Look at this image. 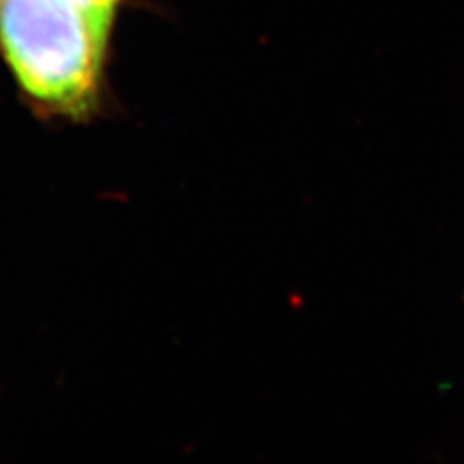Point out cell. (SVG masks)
<instances>
[{
	"mask_svg": "<svg viewBox=\"0 0 464 464\" xmlns=\"http://www.w3.org/2000/svg\"><path fill=\"white\" fill-rule=\"evenodd\" d=\"M74 3L85 14L87 20L93 24L97 32L109 39L119 0H74Z\"/></svg>",
	"mask_w": 464,
	"mask_h": 464,
	"instance_id": "7a4b0ae2",
	"label": "cell"
},
{
	"mask_svg": "<svg viewBox=\"0 0 464 464\" xmlns=\"http://www.w3.org/2000/svg\"><path fill=\"white\" fill-rule=\"evenodd\" d=\"M107 45L74 0H0V47L25 93L49 111L93 109Z\"/></svg>",
	"mask_w": 464,
	"mask_h": 464,
	"instance_id": "6da1fadb",
	"label": "cell"
}]
</instances>
